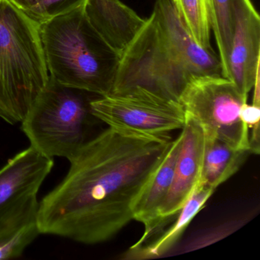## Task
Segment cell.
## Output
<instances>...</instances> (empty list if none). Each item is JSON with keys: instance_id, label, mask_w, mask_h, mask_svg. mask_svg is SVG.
<instances>
[{"instance_id": "1", "label": "cell", "mask_w": 260, "mask_h": 260, "mask_svg": "<svg viewBox=\"0 0 260 260\" xmlns=\"http://www.w3.org/2000/svg\"><path fill=\"white\" fill-rule=\"evenodd\" d=\"M109 128L83 146L66 177L39 203L41 234L97 244L134 220L138 199L173 144Z\"/></svg>"}, {"instance_id": "2", "label": "cell", "mask_w": 260, "mask_h": 260, "mask_svg": "<svg viewBox=\"0 0 260 260\" xmlns=\"http://www.w3.org/2000/svg\"><path fill=\"white\" fill-rule=\"evenodd\" d=\"M50 77L100 96L112 92L120 56L86 17L84 4L40 24Z\"/></svg>"}, {"instance_id": "3", "label": "cell", "mask_w": 260, "mask_h": 260, "mask_svg": "<svg viewBox=\"0 0 260 260\" xmlns=\"http://www.w3.org/2000/svg\"><path fill=\"white\" fill-rule=\"evenodd\" d=\"M49 78L40 23L0 0V118L22 122Z\"/></svg>"}, {"instance_id": "4", "label": "cell", "mask_w": 260, "mask_h": 260, "mask_svg": "<svg viewBox=\"0 0 260 260\" xmlns=\"http://www.w3.org/2000/svg\"><path fill=\"white\" fill-rule=\"evenodd\" d=\"M199 77L194 58L153 10L120 57L110 94L142 89L179 103L185 86Z\"/></svg>"}, {"instance_id": "5", "label": "cell", "mask_w": 260, "mask_h": 260, "mask_svg": "<svg viewBox=\"0 0 260 260\" xmlns=\"http://www.w3.org/2000/svg\"><path fill=\"white\" fill-rule=\"evenodd\" d=\"M100 95L48 80L22 121L31 146L48 157L72 159L98 134L91 103ZM103 123V122H102Z\"/></svg>"}, {"instance_id": "6", "label": "cell", "mask_w": 260, "mask_h": 260, "mask_svg": "<svg viewBox=\"0 0 260 260\" xmlns=\"http://www.w3.org/2000/svg\"><path fill=\"white\" fill-rule=\"evenodd\" d=\"M248 95L222 76L196 77L185 86L179 99L185 114L192 117L205 135L214 137L234 149L249 150V129L240 112Z\"/></svg>"}, {"instance_id": "7", "label": "cell", "mask_w": 260, "mask_h": 260, "mask_svg": "<svg viewBox=\"0 0 260 260\" xmlns=\"http://www.w3.org/2000/svg\"><path fill=\"white\" fill-rule=\"evenodd\" d=\"M91 108L93 115L109 127L141 136L170 135L182 130L186 119L180 103L142 89L97 97Z\"/></svg>"}, {"instance_id": "8", "label": "cell", "mask_w": 260, "mask_h": 260, "mask_svg": "<svg viewBox=\"0 0 260 260\" xmlns=\"http://www.w3.org/2000/svg\"><path fill=\"white\" fill-rule=\"evenodd\" d=\"M53 166L30 146L0 170V242L38 223V193Z\"/></svg>"}, {"instance_id": "9", "label": "cell", "mask_w": 260, "mask_h": 260, "mask_svg": "<svg viewBox=\"0 0 260 260\" xmlns=\"http://www.w3.org/2000/svg\"><path fill=\"white\" fill-rule=\"evenodd\" d=\"M260 67V18L251 0H234V28L226 78L248 95Z\"/></svg>"}, {"instance_id": "10", "label": "cell", "mask_w": 260, "mask_h": 260, "mask_svg": "<svg viewBox=\"0 0 260 260\" xmlns=\"http://www.w3.org/2000/svg\"><path fill=\"white\" fill-rule=\"evenodd\" d=\"M185 115L186 119L181 132L182 141L175 166L173 182L159 209V219L178 212L200 183L205 133L194 118Z\"/></svg>"}, {"instance_id": "11", "label": "cell", "mask_w": 260, "mask_h": 260, "mask_svg": "<svg viewBox=\"0 0 260 260\" xmlns=\"http://www.w3.org/2000/svg\"><path fill=\"white\" fill-rule=\"evenodd\" d=\"M84 11L92 26L120 57L146 22L120 0H86Z\"/></svg>"}, {"instance_id": "12", "label": "cell", "mask_w": 260, "mask_h": 260, "mask_svg": "<svg viewBox=\"0 0 260 260\" xmlns=\"http://www.w3.org/2000/svg\"><path fill=\"white\" fill-rule=\"evenodd\" d=\"M214 190L199 185L191 197L178 212L162 217L160 224L139 246H133L126 252L124 258H150L160 256L180 239L196 214L205 207Z\"/></svg>"}, {"instance_id": "13", "label": "cell", "mask_w": 260, "mask_h": 260, "mask_svg": "<svg viewBox=\"0 0 260 260\" xmlns=\"http://www.w3.org/2000/svg\"><path fill=\"white\" fill-rule=\"evenodd\" d=\"M182 135L173 144L162 164L158 167L134 208V220L145 226L143 236L150 234L159 223V211L173 182L175 166L180 148Z\"/></svg>"}, {"instance_id": "14", "label": "cell", "mask_w": 260, "mask_h": 260, "mask_svg": "<svg viewBox=\"0 0 260 260\" xmlns=\"http://www.w3.org/2000/svg\"><path fill=\"white\" fill-rule=\"evenodd\" d=\"M250 154L252 153L249 150L233 148L217 138L205 135L199 185L215 190L237 173Z\"/></svg>"}, {"instance_id": "15", "label": "cell", "mask_w": 260, "mask_h": 260, "mask_svg": "<svg viewBox=\"0 0 260 260\" xmlns=\"http://www.w3.org/2000/svg\"><path fill=\"white\" fill-rule=\"evenodd\" d=\"M210 23L218 49L223 77L228 74V60L234 28V0H208Z\"/></svg>"}, {"instance_id": "16", "label": "cell", "mask_w": 260, "mask_h": 260, "mask_svg": "<svg viewBox=\"0 0 260 260\" xmlns=\"http://www.w3.org/2000/svg\"><path fill=\"white\" fill-rule=\"evenodd\" d=\"M179 17L202 48L212 49L211 46L208 0H172Z\"/></svg>"}, {"instance_id": "17", "label": "cell", "mask_w": 260, "mask_h": 260, "mask_svg": "<svg viewBox=\"0 0 260 260\" xmlns=\"http://www.w3.org/2000/svg\"><path fill=\"white\" fill-rule=\"evenodd\" d=\"M40 234L38 223H33L13 237L0 242V259L20 256L25 248Z\"/></svg>"}, {"instance_id": "18", "label": "cell", "mask_w": 260, "mask_h": 260, "mask_svg": "<svg viewBox=\"0 0 260 260\" xmlns=\"http://www.w3.org/2000/svg\"><path fill=\"white\" fill-rule=\"evenodd\" d=\"M86 0H42L44 22L84 4Z\"/></svg>"}, {"instance_id": "19", "label": "cell", "mask_w": 260, "mask_h": 260, "mask_svg": "<svg viewBox=\"0 0 260 260\" xmlns=\"http://www.w3.org/2000/svg\"><path fill=\"white\" fill-rule=\"evenodd\" d=\"M10 4L28 15L39 23L44 22L42 0H7Z\"/></svg>"}, {"instance_id": "20", "label": "cell", "mask_w": 260, "mask_h": 260, "mask_svg": "<svg viewBox=\"0 0 260 260\" xmlns=\"http://www.w3.org/2000/svg\"><path fill=\"white\" fill-rule=\"evenodd\" d=\"M254 94L252 104L258 105L260 106V71L257 72L255 76V83H254Z\"/></svg>"}]
</instances>
